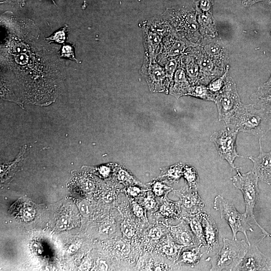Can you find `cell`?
<instances>
[{
    "instance_id": "cell-1",
    "label": "cell",
    "mask_w": 271,
    "mask_h": 271,
    "mask_svg": "<svg viewBox=\"0 0 271 271\" xmlns=\"http://www.w3.org/2000/svg\"><path fill=\"white\" fill-rule=\"evenodd\" d=\"M227 126L237 130L263 137L270 129L268 113L253 104L238 106Z\"/></svg>"
},
{
    "instance_id": "cell-2",
    "label": "cell",
    "mask_w": 271,
    "mask_h": 271,
    "mask_svg": "<svg viewBox=\"0 0 271 271\" xmlns=\"http://www.w3.org/2000/svg\"><path fill=\"white\" fill-rule=\"evenodd\" d=\"M248 245L244 240L223 239V247L210 261L211 270H231L235 268L245 256Z\"/></svg>"
},
{
    "instance_id": "cell-3",
    "label": "cell",
    "mask_w": 271,
    "mask_h": 271,
    "mask_svg": "<svg viewBox=\"0 0 271 271\" xmlns=\"http://www.w3.org/2000/svg\"><path fill=\"white\" fill-rule=\"evenodd\" d=\"M236 170L237 174L231 179L234 187L243 193L245 204V215L251 223L257 225L260 228L264 236H271V234L268 233L257 222L253 214V210L258 194V178L252 171L241 174L238 169Z\"/></svg>"
},
{
    "instance_id": "cell-4",
    "label": "cell",
    "mask_w": 271,
    "mask_h": 271,
    "mask_svg": "<svg viewBox=\"0 0 271 271\" xmlns=\"http://www.w3.org/2000/svg\"><path fill=\"white\" fill-rule=\"evenodd\" d=\"M214 102L217 107L219 120L228 125L241 103L236 84L231 76H227L225 84L216 94Z\"/></svg>"
},
{
    "instance_id": "cell-5",
    "label": "cell",
    "mask_w": 271,
    "mask_h": 271,
    "mask_svg": "<svg viewBox=\"0 0 271 271\" xmlns=\"http://www.w3.org/2000/svg\"><path fill=\"white\" fill-rule=\"evenodd\" d=\"M214 205V208L220 212L221 218L225 220L230 226L233 233V239H237V233L240 231L245 235L249 245L246 231L252 232L253 230L245 214L239 213L233 204L220 195L215 198Z\"/></svg>"
},
{
    "instance_id": "cell-6",
    "label": "cell",
    "mask_w": 271,
    "mask_h": 271,
    "mask_svg": "<svg viewBox=\"0 0 271 271\" xmlns=\"http://www.w3.org/2000/svg\"><path fill=\"white\" fill-rule=\"evenodd\" d=\"M173 29L190 42L199 45L202 37L200 33L196 13L179 11L166 18Z\"/></svg>"
},
{
    "instance_id": "cell-7",
    "label": "cell",
    "mask_w": 271,
    "mask_h": 271,
    "mask_svg": "<svg viewBox=\"0 0 271 271\" xmlns=\"http://www.w3.org/2000/svg\"><path fill=\"white\" fill-rule=\"evenodd\" d=\"M187 50L196 58L200 68L199 84L207 85L212 80L222 76L228 63L209 57L198 45L190 47Z\"/></svg>"
},
{
    "instance_id": "cell-8",
    "label": "cell",
    "mask_w": 271,
    "mask_h": 271,
    "mask_svg": "<svg viewBox=\"0 0 271 271\" xmlns=\"http://www.w3.org/2000/svg\"><path fill=\"white\" fill-rule=\"evenodd\" d=\"M238 130L226 125L225 128L214 131L210 136V141L213 142L219 156L227 161L232 169L236 168L234 161L239 156L236 151V138Z\"/></svg>"
},
{
    "instance_id": "cell-9",
    "label": "cell",
    "mask_w": 271,
    "mask_h": 271,
    "mask_svg": "<svg viewBox=\"0 0 271 271\" xmlns=\"http://www.w3.org/2000/svg\"><path fill=\"white\" fill-rule=\"evenodd\" d=\"M140 73L151 91L168 93L171 83L166 77L164 67L157 61H151L145 56Z\"/></svg>"
},
{
    "instance_id": "cell-10",
    "label": "cell",
    "mask_w": 271,
    "mask_h": 271,
    "mask_svg": "<svg viewBox=\"0 0 271 271\" xmlns=\"http://www.w3.org/2000/svg\"><path fill=\"white\" fill-rule=\"evenodd\" d=\"M198 45L190 42L174 30L163 38L162 51L157 58V62L159 63L167 58L179 56L188 48Z\"/></svg>"
},
{
    "instance_id": "cell-11",
    "label": "cell",
    "mask_w": 271,
    "mask_h": 271,
    "mask_svg": "<svg viewBox=\"0 0 271 271\" xmlns=\"http://www.w3.org/2000/svg\"><path fill=\"white\" fill-rule=\"evenodd\" d=\"M259 154L256 157H248L253 166L252 171L258 179L268 185H271V150L268 153L263 151L261 139H259Z\"/></svg>"
},
{
    "instance_id": "cell-12",
    "label": "cell",
    "mask_w": 271,
    "mask_h": 271,
    "mask_svg": "<svg viewBox=\"0 0 271 271\" xmlns=\"http://www.w3.org/2000/svg\"><path fill=\"white\" fill-rule=\"evenodd\" d=\"M145 56L151 61H157L163 49V38L144 23L142 27Z\"/></svg>"
},
{
    "instance_id": "cell-13",
    "label": "cell",
    "mask_w": 271,
    "mask_h": 271,
    "mask_svg": "<svg viewBox=\"0 0 271 271\" xmlns=\"http://www.w3.org/2000/svg\"><path fill=\"white\" fill-rule=\"evenodd\" d=\"M267 258L253 245L248 251L240 264L236 267L239 270H260L266 268Z\"/></svg>"
},
{
    "instance_id": "cell-14",
    "label": "cell",
    "mask_w": 271,
    "mask_h": 271,
    "mask_svg": "<svg viewBox=\"0 0 271 271\" xmlns=\"http://www.w3.org/2000/svg\"><path fill=\"white\" fill-rule=\"evenodd\" d=\"M199 45L209 57L229 63L227 49L217 37L202 38Z\"/></svg>"
},
{
    "instance_id": "cell-15",
    "label": "cell",
    "mask_w": 271,
    "mask_h": 271,
    "mask_svg": "<svg viewBox=\"0 0 271 271\" xmlns=\"http://www.w3.org/2000/svg\"><path fill=\"white\" fill-rule=\"evenodd\" d=\"M192 88V85L187 79L184 70L179 65L169 89L170 94L178 98L182 96L189 95Z\"/></svg>"
},
{
    "instance_id": "cell-16",
    "label": "cell",
    "mask_w": 271,
    "mask_h": 271,
    "mask_svg": "<svg viewBox=\"0 0 271 271\" xmlns=\"http://www.w3.org/2000/svg\"><path fill=\"white\" fill-rule=\"evenodd\" d=\"M202 227L207 246V252L218 246V229L216 223L207 214L201 213L198 216Z\"/></svg>"
},
{
    "instance_id": "cell-17",
    "label": "cell",
    "mask_w": 271,
    "mask_h": 271,
    "mask_svg": "<svg viewBox=\"0 0 271 271\" xmlns=\"http://www.w3.org/2000/svg\"><path fill=\"white\" fill-rule=\"evenodd\" d=\"M180 65L192 85L199 84L200 68L198 63L195 57L187 50L180 55Z\"/></svg>"
},
{
    "instance_id": "cell-18",
    "label": "cell",
    "mask_w": 271,
    "mask_h": 271,
    "mask_svg": "<svg viewBox=\"0 0 271 271\" xmlns=\"http://www.w3.org/2000/svg\"><path fill=\"white\" fill-rule=\"evenodd\" d=\"M196 14L202 38L217 37L218 33L212 12H204L197 9Z\"/></svg>"
},
{
    "instance_id": "cell-19",
    "label": "cell",
    "mask_w": 271,
    "mask_h": 271,
    "mask_svg": "<svg viewBox=\"0 0 271 271\" xmlns=\"http://www.w3.org/2000/svg\"><path fill=\"white\" fill-rule=\"evenodd\" d=\"M255 107L271 114V85L262 84L250 97Z\"/></svg>"
},
{
    "instance_id": "cell-20",
    "label": "cell",
    "mask_w": 271,
    "mask_h": 271,
    "mask_svg": "<svg viewBox=\"0 0 271 271\" xmlns=\"http://www.w3.org/2000/svg\"><path fill=\"white\" fill-rule=\"evenodd\" d=\"M183 207L187 210L195 212L200 211L204 206V203L197 193L186 189L178 191Z\"/></svg>"
},
{
    "instance_id": "cell-21",
    "label": "cell",
    "mask_w": 271,
    "mask_h": 271,
    "mask_svg": "<svg viewBox=\"0 0 271 271\" xmlns=\"http://www.w3.org/2000/svg\"><path fill=\"white\" fill-rule=\"evenodd\" d=\"M170 229L175 240L180 245L187 246L195 243V239L191 231L183 223L177 226H171Z\"/></svg>"
},
{
    "instance_id": "cell-22",
    "label": "cell",
    "mask_w": 271,
    "mask_h": 271,
    "mask_svg": "<svg viewBox=\"0 0 271 271\" xmlns=\"http://www.w3.org/2000/svg\"><path fill=\"white\" fill-rule=\"evenodd\" d=\"M145 23L150 29L163 38L170 35L175 30L166 18H154Z\"/></svg>"
},
{
    "instance_id": "cell-23",
    "label": "cell",
    "mask_w": 271,
    "mask_h": 271,
    "mask_svg": "<svg viewBox=\"0 0 271 271\" xmlns=\"http://www.w3.org/2000/svg\"><path fill=\"white\" fill-rule=\"evenodd\" d=\"M200 247L183 251L181 254L179 262L192 266L197 264L203 255L200 252Z\"/></svg>"
},
{
    "instance_id": "cell-24",
    "label": "cell",
    "mask_w": 271,
    "mask_h": 271,
    "mask_svg": "<svg viewBox=\"0 0 271 271\" xmlns=\"http://www.w3.org/2000/svg\"><path fill=\"white\" fill-rule=\"evenodd\" d=\"M180 62V56L167 58L159 63L164 67L166 77L171 83V85L173 82L174 74L179 66Z\"/></svg>"
},
{
    "instance_id": "cell-25",
    "label": "cell",
    "mask_w": 271,
    "mask_h": 271,
    "mask_svg": "<svg viewBox=\"0 0 271 271\" xmlns=\"http://www.w3.org/2000/svg\"><path fill=\"white\" fill-rule=\"evenodd\" d=\"M189 95L207 101H215V94L211 92L207 85L197 84L192 85Z\"/></svg>"
},
{
    "instance_id": "cell-26",
    "label": "cell",
    "mask_w": 271,
    "mask_h": 271,
    "mask_svg": "<svg viewBox=\"0 0 271 271\" xmlns=\"http://www.w3.org/2000/svg\"><path fill=\"white\" fill-rule=\"evenodd\" d=\"M190 226L192 231L195 234L198 240L200 246L207 245L205 239L204 233L201 221H199V217H193L189 219Z\"/></svg>"
},
{
    "instance_id": "cell-27",
    "label": "cell",
    "mask_w": 271,
    "mask_h": 271,
    "mask_svg": "<svg viewBox=\"0 0 271 271\" xmlns=\"http://www.w3.org/2000/svg\"><path fill=\"white\" fill-rule=\"evenodd\" d=\"M229 64L227 66L225 73L221 76L217 77L212 80L207 86L209 90L216 95L223 87L226 80L227 76L229 75Z\"/></svg>"
},
{
    "instance_id": "cell-28",
    "label": "cell",
    "mask_w": 271,
    "mask_h": 271,
    "mask_svg": "<svg viewBox=\"0 0 271 271\" xmlns=\"http://www.w3.org/2000/svg\"><path fill=\"white\" fill-rule=\"evenodd\" d=\"M183 176L190 188L196 187L199 179L197 172L194 168L186 166L183 168Z\"/></svg>"
},
{
    "instance_id": "cell-29",
    "label": "cell",
    "mask_w": 271,
    "mask_h": 271,
    "mask_svg": "<svg viewBox=\"0 0 271 271\" xmlns=\"http://www.w3.org/2000/svg\"><path fill=\"white\" fill-rule=\"evenodd\" d=\"M183 247L184 245H178L169 240L163 245L161 250L167 256L174 257L178 255Z\"/></svg>"
},
{
    "instance_id": "cell-30",
    "label": "cell",
    "mask_w": 271,
    "mask_h": 271,
    "mask_svg": "<svg viewBox=\"0 0 271 271\" xmlns=\"http://www.w3.org/2000/svg\"><path fill=\"white\" fill-rule=\"evenodd\" d=\"M183 166L181 164H178L169 168L165 172L164 176L168 177L171 180H178L183 175Z\"/></svg>"
},
{
    "instance_id": "cell-31",
    "label": "cell",
    "mask_w": 271,
    "mask_h": 271,
    "mask_svg": "<svg viewBox=\"0 0 271 271\" xmlns=\"http://www.w3.org/2000/svg\"><path fill=\"white\" fill-rule=\"evenodd\" d=\"M160 212L167 216H177L179 213L177 205L171 202L164 203L161 206Z\"/></svg>"
},
{
    "instance_id": "cell-32",
    "label": "cell",
    "mask_w": 271,
    "mask_h": 271,
    "mask_svg": "<svg viewBox=\"0 0 271 271\" xmlns=\"http://www.w3.org/2000/svg\"><path fill=\"white\" fill-rule=\"evenodd\" d=\"M67 27V26L65 25L46 39L50 42H55L60 44L63 43L66 38L65 35Z\"/></svg>"
},
{
    "instance_id": "cell-33",
    "label": "cell",
    "mask_w": 271,
    "mask_h": 271,
    "mask_svg": "<svg viewBox=\"0 0 271 271\" xmlns=\"http://www.w3.org/2000/svg\"><path fill=\"white\" fill-rule=\"evenodd\" d=\"M60 56L61 57L67 58L72 60H77L75 58L74 47L70 44L64 45L60 50Z\"/></svg>"
},
{
    "instance_id": "cell-34",
    "label": "cell",
    "mask_w": 271,
    "mask_h": 271,
    "mask_svg": "<svg viewBox=\"0 0 271 271\" xmlns=\"http://www.w3.org/2000/svg\"><path fill=\"white\" fill-rule=\"evenodd\" d=\"M120 227L122 234L124 236L128 238H130L133 236L134 230L129 223L124 221L121 224Z\"/></svg>"
},
{
    "instance_id": "cell-35",
    "label": "cell",
    "mask_w": 271,
    "mask_h": 271,
    "mask_svg": "<svg viewBox=\"0 0 271 271\" xmlns=\"http://www.w3.org/2000/svg\"><path fill=\"white\" fill-rule=\"evenodd\" d=\"M169 189V187L160 182H156L153 185V191L158 196L163 195Z\"/></svg>"
},
{
    "instance_id": "cell-36",
    "label": "cell",
    "mask_w": 271,
    "mask_h": 271,
    "mask_svg": "<svg viewBox=\"0 0 271 271\" xmlns=\"http://www.w3.org/2000/svg\"><path fill=\"white\" fill-rule=\"evenodd\" d=\"M132 210L134 215L142 220L146 219V215L143 208L137 202L132 203Z\"/></svg>"
},
{
    "instance_id": "cell-37",
    "label": "cell",
    "mask_w": 271,
    "mask_h": 271,
    "mask_svg": "<svg viewBox=\"0 0 271 271\" xmlns=\"http://www.w3.org/2000/svg\"><path fill=\"white\" fill-rule=\"evenodd\" d=\"M214 0H199V10L204 12H212V7Z\"/></svg>"
},
{
    "instance_id": "cell-38",
    "label": "cell",
    "mask_w": 271,
    "mask_h": 271,
    "mask_svg": "<svg viewBox=\"0 0 271 271\" xmlns=\"http://www.w3.org/2000/svg\"><path fill=\"white\" fill-rule=\"evenodd\" d=\"M79 210L81 214L85 217L89 216L92 212L90 205L85 201H82L79 203Z\"/></svg>"
},
{
    "instance_id": "cell-39",
    "label": "cell",
    "mask_w": 271,
    "mask_h": 271,
    "mask_svg": "<svg viewBox=\"0 0 271 271\" xmlns=\"http://www.w3.org/2000/svg\"><path fill=\"white\" fill-rule=\"evenodd\" d=\"M115 230V227L113 224L106 223L102 225L99 229V232L105 235L112 234Z\"/></svg>"
},
{
    "instance_id": "cell-40",
    "label": "cell",
    "mask_w": 271,
    "mask_h": 271,
    "mask_svg": "<svg viewBox=\"0 0 271 271\" xmlns=\"http://www.w3.org/2000/svg\"><path fill=\"white\" fill-rule=\"evenodd\" d=\"M71 219L68 216L61 217L57 222V227L59 229L63 230L67 229L70 225Z\"/></svg>"
},
{
    "instance_id": "cell-41",
    "label": "cell",
    "mask_w": 271,
    "mask_h": 271,
    "mask_svg": "<svg viewBox=\"0 0 271 271\" xmlns=\"http://www.w3.org/2000/svg\"><path fill=\"white\" fill-rule=\"evenodd\" d=\"M145 207L148 209H152L156 205V200L152 194L148 193L144 200Z\"/></svg>"
},
{
    "instance_id": "cell-42",
    "label": "cell",
    "mask_w": 271,
    "mask_h": 271,
    "mask_svg": "<svg viewBox=\"0 0 271 271\" xmlns=\"http://www.w3.org/2000/svg\"><path fill=\"white\" fill-rule=\"evenodd\" d=\"M163 235V231L159 226L152 228L149 232V236L154 240L159 239Z\"/></svg>"
},
{
    "instance_id": "cell-43",
    "label": "cell",
    "mask_w": 271,
    "mask_h": 271,
    "mask_svg": "<svg viewBox=\"0 0 271 271\" xmlns=\"http://www.w3.org/2000/svg\"><path fill=\"white\" fill-rule=\"evenodd\" d=\"M116 246V248L124 254H127L130 251L129 245L124 242H118Z\"/></svg>"
},
{
    "instance_id": "cell-44",
    "label": "cell",
    "mask_w": 271,
    "mask_h": 271,
    "mask_svg": "<svg viewBox=\"0 0 271 271\" xmlns=\"http://www.w3.org/2000/svg\"><path fill=\"white\" fill-rule=\"evenodd\" d=\"M118 179L122 182H131L133 179L132 177L126 171L122 169L118 172Z\"/></svg>"
},
{
    "instance_id": "cell-45",
    "label": "cell",
    "mask_w": 271,
    "mask_h": 271,
    "mask_svg": "<svg viewBox=\"0 0 271 271\" xmlns=\"http://www.w3.org/2000/svg\"><path fill=\"white\" fill-rule=\"evenodd\" d=\"M24 217L27 220L32 219L35 215V210L31 207L26 208L23 211Z\"/></svg>"
},
{
    "instance_id": "cell-46",
    "label": "cell",
    "mask_w": 271,
    "mask_h": 271,
    "mask_svg": "<svg viewBox=\"0 0 271 271\" xmlns=\"http://www.w3.org/2000/svg\"><path fill=\"white\" fill-rule=\"evenodd\" d=\"M127 193L131 196L137 197L142 192V190L136 186H129L126 189Z\"/></svg>"
},
{
    "instance_id": "cell-47",
    "label": "cell",
    "mask_w": 271,
    "mask_h": 271,
    "mask_svg": "<svg viewBox=\"0 0 271 271\" xmlns=\"http://www.w3.org/2000/svg\"><path fill=\"white\" fill-rule=\"evenodd\" d=\"M103 198L106 202H111L114 199V194L111 191L107 192L103 195Z\"/></svg>"
},
{
    "instance_id": "cell-48",
    "label": "cell",
    "mask_w": 271,
    "mask_h": 271,
    "mask_svg": "<svg viewBox=\"0 0 271 271\" xmlns=\"http://www.w3.org/2000/svg\"><path fill=\"white\" fill-rule=\"evenodd\" d=\"M264 0H241L242 5L244 7H250L252 5Z\"/></svg>"
},
{
    "instance_id": "cell-49",
    "label": "cell",
    "mask_w": 271,
    "mask_h": 271,
    "mask_svg": "<svg viewBox=\"0 0 271 271\" xmlns=\"http://www.w3.org/2000/svg\"><path fill=\"white\" fill-rule=\"evenodd\" d=\"M93 187V184L91 182L86 181L84 184V187L86 190H90Z\"/></svg>"
},
{
    "instance_id": "cell-50",
    "label": "cell",
    "mask_w": 271,
    "mask_h": 271,
    "mask_svg": "<svg viewBox=\"0 0 271 271\" xmlns=\"http://www.w3.org/2000/svg\"><path fill=\"white\" fill-rule=\"evenodd\" d=\"M101 173L103 175H106L109 173L108 168L103 167L100 169Z\"/></svg>"
},
{
    "instance_id": "cell-51",
    "label": "cell",
    "mask_w": 271,
    "mask_h": 271,
    "mask_svg": "<svg viewBox=\"0 0 271 271\" xmlns=\"http://www.w3.org/2000/svg\"><path fill=\"white\" fill-rule=\"evenodd\" d=\"M263 84L265 85H271V74L268 80L266 82L263 83Z\"/></svg>"
},
{
    "instance_id": "cell-52",
    "label": "cell",
    "mask_w": 271,
    "mask_h": 271,
    "mask_svg": "<svg viewBox=\"0 0 271 271\" xmlns=\"http://www.w3.org/2000/svg\"><path fill=\"white\" fill-rule=\"evenodd\" d=\"M26 1H27V0H19L20 2H21V3L25 2ZM52 2H53V3H54L55 5H56V4H55L54 1V0H52Z\"/></svg>"
},
{
    "instance_id": "cell-53",
    "label": "cell",
    "mask_w": 271,
    "mask_h": 271,
    "mask_svg": "<svg viewBox=\"0 0 271 271\" xmlns=\"http://www.w3.org/2000/svg\"><path fill=\"white\" fill-rule=\"evenodd\" d=\"M268 1H269V3L271 4V0H268Z\"/></svg>"
},
{
    "instance_id": "cell-54",
    "label": "cell",
    "mask_w": 271,
    "mask_h": 271,
    "mask_svg": "<svg viewBox=\"0 0 271 271\" xmlns=\"http://www.w3.org/2000/svg\"><path fill=\"white\" fill-rule=\"evenodd\" d=\"M270 34H271V32H270Z\"/></svg>"
}]
</instances>
